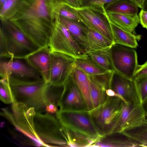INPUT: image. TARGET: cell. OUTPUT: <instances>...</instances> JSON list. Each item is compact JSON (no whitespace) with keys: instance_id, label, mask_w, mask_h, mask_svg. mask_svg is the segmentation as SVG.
<instances>
[{"instance_id":"6da1fadb","label":"cell","mask_w":147,"mask_h":147,"mask_svg":"<svg viewBox=\"0 0 147 147\" xmlns=\"http://www.w3.org/2000/svg\"><path fill=\"white\" fill-rule=\"evenodd\" d=\"M14 101L34 108L36 112L45 110V90L48 83L43 78L11 75L7 78Z\"/></svg>"},{"instance_id":"7a4b0ae2","label":"cell","mask_w":147,"mask_h":147,"mask_svg":"<svg viewBox=\"0 0 147 147\" xmlns=\"http://www.w3.org/2000/svg\"><path fill=\"white\" fill-rule=\"evenodd\" d=\"M56 117L62 125L65 134L69 139L90 140L95 144L99 136L88 111L59 110Z\"/></svg>"},{"instance_id":"3957f363","label":"cell","mask_w":147,"mask_h":147,"mask_svg":"<svg viewBox=\"0 0 147 147\" xmlns=\"http://www.w3.org/2000/svg\"><path fill=\"white\" fill-rule=\"evenodd\" d=\"M0 33L1 58L25 59L40 49L16 25H7Z\"/></svg>"},{"instance_id":"277c9868","label":"cell","mask_w":147,"mask_h":147,"mask_svg":"<svg viewBox=\"0 0 147 147\" xmlns=\"http://www.w3.org/2000/svg\"><path fill=\"white\" fill-rule=\"evenodd\" d=\"M123 102L118 97L108 96L103 104L88 111L99 136L113 132Z\"/></svg>"},{"instance_id":"5b68a950","label":"cell","mask_w":147,"mask_h":147,"mask_svg":"<svg viewBox=\"0 0 147 147\" xmlns=\"http://www.w3.org/2000/svg\"><path fill=\"white\" fill-rule=\"evenodd\" d=\"M34 124L37 135L44 143L68 147L62 125L56 117L46 113L36 112Z\"/></svg>"},{"instance_id":"8992f818","label":"cell","mask_w":147,"mask_h":147,"mask_svg":"<svg viewBox=\"0 0 147 147\" xmlns=\"http://www.w3.org/2000/svg\"><path fill=\"white\" fill-rule=\"evenodd\" d=\"M49 47L51 52L60 53L76 59L88 56L68 30L59 20L53 26Z\"/></svg>"},{"instance_id":"52a82bcc","label":"cell","mask_w":147,"mask_h":147,"mask_svg":"<svg viewBox=\"0 0 147 147\" xmlns=\"http://www.w3.org/2000/svg\"><path fill=\"white\" fill-rule=\"evenodd\" d=\"M13 125L18 129L39 146H48L38 137L34 129V118L36 111L32 107L14 101L12 103Z\"/></svg>"},{"instance_id":"ba28073f","label":"cell","mask_w":147,"mask_h":147,"mask_svg":"<svg viewBox=\"0 0 147 147\" xmlns=\"http://www.w3.org/2000/svg\"><path fill=\"white\" fill-rule=\"evenodd\" d=\"M111 53L114 71L134 79L138 65L136 51L131 47L115 44L111 47Z\"/></svg>"},{"instance_id":"9c48e42d","label":"cell","mask_w":147,"mask_h":147,"mask_svg":"<svg viewBox=\"0 0 147 147\" xmlns=\"http://www.w3.org/2000/svg\"><path fill=\"white\" fill-rule=\"evenodd\" d=\"M50 74L48 83L64 86L76 67V59L56 52H51Z\"/></svg>"},{"instance_id":"30bf717a","label":"cell","mask_w":147,"mask_h":147,"mask_svg":"<svg viewBox=\"0 0 147 147\" xmlns=\"http://www.w3.org/2000/svg\"><path fill=\"white\" fill-rule=\"evenodd\" d=\"M72 7L80 22L88 29L99 33L114 42L110 23L104 15L102 16V14L95 11L89 5Z\"/></svg>"},{"instance_id":"8fae6325","label":"cell","mask_w":147,"mask_h":147,"mask_svg":"<svg viewBox=\"0 0 147 147\" xmlns=\"http://www.w3.org/2000/svg\"><path fill=\"white\" fill-rule=\"evenodd\" d=\"M146 117L143 105L123 102L112 133H121L126 129L138 126L145 122Z\"/></svg>"},{"instance_id":"7c38bea8","label":"cell","mask_w":147,"mask_h":147,"mask_svg":"<svg viewBox=\"0 0 147 147\" xmlns=\"http://www.w3.org/2000/svg\"><path fill=\"white\" fill-rule=\"evenodd\" d=\"M58 107L62 111H88L84 97L71 76L64 86Z\"/></svg>"},{"instance_id":"4fadbf2b","label":"cell","mask_w":147,"mask_h":147,"mask_svg":"<svg viewBox=\"0 0 147 147\" xmlns=\"http://www.w3.org/2000/svg\"><path fill=\"white\" fill-rule=\"evenodd\" d=\"M21 59L13 58H9L7 60L1 59V78H7L11 75L33 78H42L38 72Z\"/></svg>"},{"instance_id":"5bb4252c","label":"cell","mask_w":147,"mask_h":147,"mask_svg":"<svg viewBox=\"0 0 147 147\" xmlns=\"http://www.w3.org/2000/svg\"><path fill=\"white\" fill-rule=\"evenodd\" d=\"M110 89L119 96L125 102L137 104L139 102L134 79L125 77L114 71Z\"/></svg>"},{"instance_id":"9a60e30c","label":"cell","mask_w":147,"mask_h":147,"mask_svg":"<svg viewBox=\"0 0 147 147\" xmlns=\"http://www.w3.org/2000/svg\"><path fill=\"white\" fill-rule=\"evenodd\" d=\"M50 55V50L47 47L40 49L24 59L47 83L49 82V77Z\"/></svg>"},{"instance_id":"2e32d148","label":"cell","mask_w":147,"mask_h":147,"mask_svg":"<svg viewBox=\"0 0 147 147\" xmlns=\"http://www.w3.org/2000/svg\"><path fill=\"white\" fill-rule=\"evenodd\" d=\"M59 21L68 30L85 52L89 51L87 34L88 28L82 23L60 16Z\"/></svg>"},{"instance_id":"e0dca14e","label":"cell","mask_w":147,"mask_h":147,"mask_svg":"<svg viewBox=\"0 0 147 147\" xmlns=\"http://www.w3.org/2000/svg\"><path fill=\"white\" fill-rule=\"evenodd\" d=\"M108 21L111 26L114 44H119L134 49L137 47V40L141 39V35H136L127 31Z\"/></svg>"},{"instance_id":"ac0fdd59","label":"cell","mask_w":147,"mask_h":147,"mask_svg":"<svg viewBox=\"0 0 147 147\" xmlns=\"http://www.w3.org/2000/svg\"><path fill=\"white\" fill-rule=\"evenodd\" d=\"M94 146L135 147L137 144L121 133H113L99 136Z\"/></svg>"},{"instance_id":"d6986e66","label":"cell","mask_w":147,"mask_h":147,"mask_svg":"<svg viewBox=\"0 0 147 147\" xmlns=\"http://www.w3.org/2000/svg\"><path fill=\"white\" fill-rule=\"evenodd\" d=\"M103 15L111 22L127 31L136 34L135 29L140 23L139 18L138 15L131 16L106 11Z\"/></svg>"},{"instance_id":"ffe728a7","label":"cell","mask_w":147,"mask_h":147,"mask_svg":"<svg viewBox=\"0 0 147 147\" xmlns=\"http://www.w3.org/2000/svg\"><path fill=\"white\" fill-rule=\"evenodd\" d=\"M71 77L82 93L86 103L88 111L93 109L90 92L89 76L76 67Z\"/></svg>"},{"instance_id":"44dd1931","label":"cell","mask_w":147,"mask_h":147,"mask_svg":"<svg viewBox=\"0 0 147 147\" xmlns=\"http://www.w3.org/2000/svg\"><path fill=\"white\" fill-rule=\"evenodd\" d=\"M111 47L98 50L89 51L86 52V53L102 68L110 72H114Z\"/></svg>"},{"instance_id":"7402d4cb","label":"cell","mask_w":147,"mask_h":147,"mask_svg":"<svg viewBox=\"0 0 147 147\" xmlns=\"http://www.w3.org/2000/svg\"><path fill=\"white\" fill-rule=\"evenodd\" d=\"M76 67L89 76L102 77L112 73L102 68L88 56L76 59Z\"/></svg>"},{"instance_id":"603a6c76","label":"cell","mask_w":147,"mask_h":147,"mask_svg":"<svg viewBox=\"0 0 147 147\" xmlns=\"http://www.w3.org/2000/svg\"><path fill=\"white\" fill-rule=\"evenodd\" d=\"M121 133L134 141L138 146L147 147V119L142 124L126 129Z\"/></svg>"},{"instance_id":"cb8c5ba5","label":"cell","mask_w":147,"mask_h":147,"mask_svg":"<svg viewBox=\"0 0 147 147\" xmlns=\"http://www.w3.org/2000/svg\"><path fill=\"white\" fill-rule=\"evenodd\" d=\"M139 7L130 0H119L105 7L106 11L127 15H138Z\"/></svg>"},{"instance_id":"d4e9b609","label":"cell","mask_w":147,"mask_h":147,"mask_svg":"<svg viewBox=\"0 0 147 147\" xmlns=\"http://www.w3.org/2000/svg\"><path fill=\"white\" fill-rule=\"evenodd\" d=\"M90 95L93 108H95L103 104L108 95L106 89L93 77L89 76Z\"/></svg>"},{"instance_id":"484cf974","label":"cell","mask_w":147,"mask_h":147,"mask_svg":"<svg viewBox=\"0 0 147 147\" xmlns=\"http://www.w3.org/2000/svg\"><path fill=\"white\" fill-rule=\"evenodd\" d=\"M87 36L89 51L98 50L111 47L114 44L113 41L103 35L89 29H88Z\"/></svg>"},{"instance_id":"4316f807","label":"cell","mask_w":147,"mask_h":147,"mask_svg":"<svg viewBox=\"0 0 147 147\" xmlns=\"http://www.w3.org/2000/svg\"><path fill=\"white\" fill-rule=\"evenodd\" d=\"M63 88L64 86H57L48 83L45 93V100L46 106L53 104L58 107Z\"/></svg>"},{"instance_id":"83f0119b","label":"cell","mask_w":147,"mask_h":147,"mask_svg":"<svg viewBox=\"0 0 147 147\" xmlns=\"http://www.w3.org/2000/svg\"><path fill=\"white\" fill-rule=\"evenodd\" d=\"M140 103L144 105L147 101V76L134 79Z\"/></svg>"},{"instance_id":"f1b7e54d","label":"cell","mask_w":147,"mask_h":147,"mask_svg":"<svg viewBox=\"0 0 147 147\" xmlns=\"http://www.w3.org/2000/svg\"><path fill=\"white\" fill-rule=\"evenodd\" d=\"M0 99L5 104L12 103L14 101L12 90L7 78L0 79Z\"/></svg>"},{"instance_id":"f546056e","label":"cell","mask_w":147,"mask_h":147,"mask_svg":"<svg viewBox=\"0 0 147 147\" xmlns=\"http://www.w3.org/2000/svg\"><path fill=\"white\" fill-rule=\"evenodd\" d=\"M32 9L35 15L38 17L46 18L48 15L46 0H35Z\"/></svg>"},{"instance_id":"4dcf8cb0","label":"cell","mask_w":147,"mask_h":147,"mask_svg":"<svg viewBox=\"0 0 147 147\" xmlns=\"http://www.w3.org/2000/svg\"><path fill=\"white\" fill-rule=\"evenodd\" d=\"M59 9L58 13L60 16L80 22L73 8L65 2L60 4Z\"/></svg>"},{"instance_id":"1f68e13d","label":"cell","mask_w":147,"mask_h":147,"mask_svg":"<svg viewBox=\"0 0 147 147\" xmlns=\"http://www.w3.org/2000/svg\"><path fill=\"white\" fill-rule=\"evenodd\" d=\"M118 0H93L89 5L95 11L103 14L106 11L105 5H109Z\"/></svg>"},{"instance_id":"d6a6232c","label":"cell","mask_w":147,"mask_h":147,"mask_svg":"<svg viewBox=\"0 0 147 147\" xmlns=\"http://www.w3.org/2000/svg\"><path fill=\"white\" fill-rule=\"evenodd\" d=\"M147 76V61L141 65H138L135 72L134 78Z\"/></svg>"},{"instance_id":"836d02e7","label":"cell","mask_w":147,"mask_h":147,"mask_svg":"<svg viewBox=\"0 0 147 147\" xmlns=\"http://www.w3.org/2000/svg\"><path fill=\"white\" fill-rule=\"evenodd\" d=\"M17 0H7L3 4L1 10L0 15L1 17L3 16L12 7Z\"/></svg>"},{"instance_id":"e575fe53","label":"cell","mask_w":147,"mask_h":147,"mask_svg":"<svg viewBox=\"0 0 147 147\" xmlns=\"http://www.w3.org/2000/svg\"><path fill=\"white\" fill-rule=\"evenodd\" d=\"M140 23L142 26L147 28V11L141 9L139 14Z\"/></svg>"},{"instance_id":"d590c367","label":"cell","mask_w":147,"mask_h":147,"mask_svg":"<svg viewBox=\"0 0 147 147\" xmlns=\"http://www.w3.org/2000/svg\"><path fill=\"white\" fill-rule=\"evenodd\" d=\"M65 2L71 7L74 8H78L82 6L84 2L83 0H65Z\"/></svg>"},{"instance_id":"8d00e7d4","label":"cell","mask_w":147,"mask_h":147,"mask_svg":"<svg viewBox=\"0 0 147 147\" xmlns=\"http://www.w3.org/2000/svg\"><path fill=\"white\" fill-rule=\"evenodd\" d=\"M45 110L48 113H56L58 110L57 107L56 105L50 104L46 106Z\"/></svg>"},{"instance_id":"74e56055","label":"cell","mask_w":147,"mask_h":147,"mask_svg":"<svg viewBox=\"0 0 147 147\" xmlns=\"http://www.w3.org/2000/svg\"><path fill=\"white\" fill-rule=\"evenodd\" d=\"M132 2L137 5L138 7L141 8L144 0H130Z\"/></svg>"},{"instance_id":"f35d334b","label":"cell","mask_w":147,"mask_h":147,"mask_svg":"<svg viewBox=\"0 0 147 147\" xmlns=\"http://www.w3.org/2000/svg\"><path fill=\"white\" fill-rule=\"evenodd\" d=\"M141 9L145 11H147V0H144Z\"/></svg>"},{"instance_id":"ab89813d","label":"cell","mask_w":147,"mask_h":147,"mask_svg":"<svg viewBox=\"0 0 147 147\" xmlns=\"http://www.w3.org/2000/svg\"><path fill=\"white\" fill-rule=\"evenodd\" d=\"M146 112V117H147V101L143 105Z\"/></svg>"},{"instance_id":"60d3db41","label":"cell","mask_w":147,"mask_h":147,"mask_svg":"<svg viewBox=\"0 0 147 147\" xmlns=\"http://www.w3.org/2000/svg\"><path fill=\"white\" fill-rule=\"evenodd\" d=\"M7 0H0V3L1 5H3L5 3Z\"/></svg>"},{"instance_id":"b9f144b4","label":"cell","mask_w":147,"mask_h":147,"mask_svg":"<svg viewBox=\"0 0 147 147\" xmlns=\"http://www.w3.org/2000/svg\"><path fill=\"white\" fill-rule=\"evenodd\" d=\"M146 29H147V28Z\"/></svg>"},{"instance_id":"7bdbcfd3","label":"cell","mask_w":147,"mask_h":147,"mask_svg":"<svg viewBox=\"0 0 147 147\" xmlns=\"http://www.w3.org/2000/svg\"></svg>"}]
</instances>
